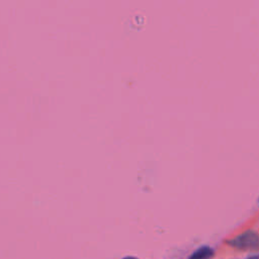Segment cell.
Returning a JSON list of instances; mask_svg holds the SVG:
<instances>
[{"instance_id":"cell-1","label":"cell","mask_w":259,"mask_h":259,"mask_svg":"<svg viewBox=\"0 0 259 259\" xmlns=\"http://www.w3.org/2000/svg\"><path fill=\"white\" fill-rule=\"evenodd\" d=\"M228 244L239 250L256 251L259 250V234L248 230L231 239Z\"/></svg>"},{"instance_id":"cell-4","label":"cell","mask_w":259,"mask_h":259,"mask_svg":"<svg viewBox=\"0 0 259 259\" xmlns=\"http://www.w3.org/2000/svg\"><path fill=\"white\" fill-rule=\"evenodd\" d=\"M248 259H259V255H255V256H252V257H250V258H248Z\"/></svg>"},{"instance_id":"cell-2","label":"cell","mask_w":259,"mask_h":259,"mask_svg":"<svg viewBox=\"0 0 259 259\" xmlns=\"http://www.w3.org/2000/svg\"><path fill=\"white\" fill-rule=\"evenodd\" d=\"M213 256V250L208 246H201L196 249L188 259H210Z\"/></svg>"},{"instance_id":"cell-3","label":"cell","mask_w":259,"mask_h":259,"mask_svg":"<svg viewBox=\"0 0 259 259\" xmlns=\"http://www.w3.org/2000/svg\"><path fill=\"white\" fill-rule=\"evenodd\" d=\"M122 259H138V258L133 257V256H126V257H124V258H122Z\"/></svg>"}]
</instances>
